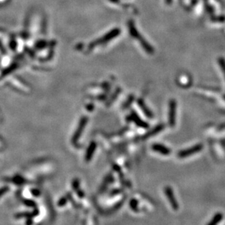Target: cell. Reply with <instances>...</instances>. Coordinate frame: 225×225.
<instances>
[{
	"label": "cell",
	"mask_w": 225,
	"mask_h": 225,
	"mask_svg": "<svg viewBox=\"0 0 225 225\" xmlns=\"http://www.w3.org/2000/svg\"><path fill=\"white\" fill-rule=\"evenodd\" d=\"M24 203L26 205V206H30V207H35V206H36V203H35V202H34V201H32V200H24Z\"/></svg>",
	"instance_id": "7c38bea8"
},
{
	"label": "cell",
	"mask_w": 225,
	"mask_h": 225,
	"mask_svg": "<svg viewBox=\"0 0 225 225\" xmlns=\"http://www.w3.org/2000/svg\"><path fill=\"white\" fill-rule=\"evenodd\" d=\"M31 192H32V194L35 195V196H36V197H37L38 195L40 194V192L37 190V189H32Z\"/></svg>",
	"instance_id": "2e32d148"
},
{
	"label": "cell",
	"mask_w": 225,
	"mask_h": 225,
	"mask_svg": "<svg viewBox=\"0 0 225 225\" xmlns=\"http://www.w3.org/2000/svg\"><path fill=\"white\" fill-rule=\"evenodd\" d=\"M72 186H73L74 189H77V187H79V181H78V179H74V180Z\"/></svg>",
	"instance_id": "9a60e30c"
},
{
	"label": "cell",
	"mask_w": 225,
	"mask_h": 225,
	"mask_svg": "<svg viewBox=\"0 0 225 225\" xmlns=\"http://www.w3.org/2000/svg\"><path fill=\"white\" fill-rule=\"evenodd\" d=\"M130 206L133 211H139V202H138V201L136 199H132L130 201Z\"/></svg>",
	"instance_id": "8fae6325"
},
{
	"label": "cell",
	"mask_w": 225,
	"mask_h": 225,
	"mask_svg": "<svg viewBox=\"0 0 225 225\" xmlns=\"http://www.w3.org/2000/svg\"><path fill=\"white\" fill-rule=\"evenodd\" d=\"M164 129V125H158V126L155 127L154 128H153V130H152V131L149 132L148 133H147L146 135L144 136V139H149L150 136H154L156 135V134L159 133L162 130H163Z\"/></svg>",
	"instance_id": "9c48e42d"
},
{
	"label": "cell",
	"mask_w": 225,
	"mask_h": 225,
	"mask_svg": "<svg viewBox=\"0 0 225 225\" xmlns=\"http://www.w3.org/2000/svg\"><path fill=\"white\" fill-rule=\"evenodd\" d=\"M8 189L9 188L7 187H4L2 188H1V189H0V197L2 196L4 194H5V193L8 191Z\"/></svg>",
	"instance_id": "5bb4252c"
},
{
	"label": "cell",
	"mask_w": 225,
	"mask_h": 225,
	"mask_svg": "<svg viewBox=\"0 0 225 225\" xmlns=\"http://www.w3.org/2000/svg\"><path fill=\"white\" fill-rule=\"evenodd\" d=\"M168 123L170 127L173 128L176 125V109L177 104L174 99H171L169 101L168 106Z\"/></svg>",
	"instance_id": "7a4b0ae2"
},
{
	"label": "cell",
	"mask_w": 225,
	"mask_h": 225,
	"mask_svg": "<svg viewBox=\"0 0 225 225\" xmlns=\"http://www.w3.org/2000/svg\"><path fill=\"white\" fill-rule=\"evenodd\" d=\"M202 147H203L202 144H195L194 146H192V147L180 151V152L178 153V154H177V156H178V158H189V157L192 156L193 154L200 152L202 149Z\"/></svg>",
	"instance_id": "6da1fadb"
},
{
	"label": "cell",
	"mask_w": 225,
	"mask_h": 225,
	"mask_svg": "<svg viewBox=\"0 0 225 225\" xmlns=\"http://www.w3.org/2000/svg\"><path fill=\"white\" fill-rule=\"evenodd\" d=\"M164 190H165V196H166L171 206L174 211H177L178 209V204L176 197H175L174 193H173L172 188L169 187V186H167V187H165Z\"/></svg>",
	"instance_id": "3957f363"
},
{
	"label": "cell",
	"mask_w": 225,
	"mask_h": 225,
	"mask_svg": "<svg viewBox=\"0 0 225 225\" xmlns=\"http://www.w3.org/2000/svg\"><path fill=\"white\" fill-rule=\"evenodd\" d=\"M137 104H138V105H139V107L141 108V111L144 112V114L147 117H148V118H152L153 117V116H154V115H153V113L152 112V111L149 109L148 106L146 105L144 101L142 100V99H139V100L137 101Z\"/></svg>",
	"instance_id": "ba28073f"
},
{
	"label": "cell",
	"mask_w": 225,
	"mask_h": 225,
	"mask_svg": "<svg viewBox=\"0 0 225 225\" xmlns=\"http://www.w3.org/2000/svg\"><path fill=\"white\" fill-rule=\"evenodd\" d=\"M152 149L154 152H156L165 156L169 155L171 152V149L168 147H165V145L160 144H154L152 146Z\"/></svg>",
	"instance_id": "5b68a950"
},
{
	"label": "cell",
	"mask_w": 225,
	"mask_h": 225,
	"mask_svg": "<svg viewBox=\"0 0 225 225\" xmlns=\"http://www.w3.org/2000/svg\"><path fill=\"white\" fill-rule=\"evenodd\" d=\"M130 118L133 122L135 123V124L137 125V126L140 127V128H149V125L147 124V123H145L144 121L142 120L141 118L137 115V114L135 113L134 112H132Z\"/></svg>",
	"instance_id": "8992f818"
},
{
	"label": "cell",
	"mask_w": 225,
	"mask_h": 225,
	"mask_svg": "<svg viewBox=\"0 0 225 225\" xmlns=\"http://www.w3.org/2000/svg\"><path fill=\"white\" fill-rule=\"evenodd\" d=\"M66 202H67V200H66V197H62V198H61V200H59L58 202V206H64V205H66Z\"/></svg>",
	"instance_id": "4fadbf2b"
},
{
	"label": "cell",
	"mask_w": 225,
	"mask_h": 225,
	"mask_svg": "<svg viewBox=\"0 0 225 225\" xmlns=\"http://www.w3.org/2000/svg\"><path fill=\"white\" fill-rule=\"evenodd\" d=\"M96 146H97L96 143L94 141H92L91 143L90 144V145L88 146V149H87L86 153H85V157L86 162H89L90 160H91V158H93V154L95 152Z\"/></svg>",
	"instance_id": "52a82bcc"
},
{
	"label": "cell",
	"mask_w": 225,
	"mask_h": 225,
	"mask_svg": "<svg viewBox=\"0 0 225 225\" xmlns=\"http://www.w3.org/2000/svg\"><path fill=\"white\" fill-rule=\"evenodd\" d=\"M223 219V214L222 213H216V214L213 216V217L212 218L211 222L208 223V225H216L219 224V222H222Z\"/></svg>",
	"instance_id": "30bf717a"
},
{
	"label": "cell",
	"mask_w": 225,
	"mask_h": 225,
	"mask_svg": "<svg viewBox=\"0 0 225 225\" xmlns=\"http://www.w3.org/2000/svg\"><path fill=\"white\" fill-rule=\"evenodd\" d=\"M88 117H83L81 118L80 123H79L78 125V127H77L76 131H75L74 134L73 135L72 139H71V141H72L74 144H77V142L78 141L79 139H80V136L82 135V132H83L84 129L85 128V125L87 123H88Z\"/></svg>",
	"instance_id": "277c9868"
}]
</instances>
